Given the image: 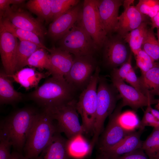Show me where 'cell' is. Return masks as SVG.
Instances as JSON below:
<instances>
[{
    "mask_svg": "<svg viewBox=\"0 0 159 159\" xmlns=\"http://www.w3.org/2000/svg\"><path fill=\"white\" fill-rule=\"evenodd\" d=\"M141 84L147 95L153 96L159 93V63L139 77Z\"/></svg>",
    "mask_w": 159,
    "mask_h": 159,
    "instance_id": "cell-26",
    "label": "cell"
},
{
    "mask_svg": "<svg viewBox=\"0 0 159 159\" xmlns=\"http://www.w3.org/2000/svg\"><path fill=\"white\" fill-rule=\"evenodd\" d=\"M54 21L59 16L78 4V0H49Z\"/></svg>",
    "mask_w": 159,
    "mask_h": 159,
    "instance_id": "cell-32",
    "label": "cell"
},
{
    "mask_svg": "<svg viewBox=\"0 0 159 159\" xmlns=\"http://www.w3.org/2000/svg\"><path fill=\"white\" fill-rule=\"evenodd\" d=\"M77 101L73 99L61 105L46 109L57 121L58 131L63 132L68 139L85 133L83 126L79 121L76 107Z\"/></svg>",
    "mask_w": 159,
    "mask_h": 159,
    "instance_id": "cell-7",
    "label": "cell"
},
{
    "mask_svg": "<svg viewBox=\"0 0 159 159\" xmlns=\"http://www.w3.org/2000/svg\"><path fill=\"white\" fill-rule=\"evenodd\" d=\"M126 43L118 34L107 36L102 47L103 58L108 66L116 68L128 60L131 52L129 53Z\"/></svg>",
    "mask_w": 159,
    "mask_h": 159,
    "instance_id": "cell-11",
    "label": "cell"
},
{
    "mask_svg": "<svg viewBox=\"0 0 159 159\" xmlns=\"http://www.w3.org/2000/svg\"><path fill=\"white\" fill-rule=\"evenodd\" d=\"M147 24L145 21L143 22L138 27L129 32L122 37L125 42L128 44L135 56L142 49L149 29Z\"/></svg>",
    "mask_w": 159,
    "mask_h": 159,
    "instance_id": "cell-24",
    "label": "cell"
},
{
    "mask_svg": "<svg viewBox=\"0 0 159 159\" xmlns=\"http://www.w3.org/2000/svg\"><path fill=\"white\" fill-rule=\"evenodd\" d=\"M150 159H159V153H157L150 158Z\"/></svg>",
    "mask_w": 159,
    "mask_h": 159,
    "instance_id": "cell-45",
    "label": "cell"
},
{
    "mask_svg": "<svg viewBox=\"0 0 159 159\" xmlns=\"http://www.w3.org/2000/svg\"><path fill=\"white\" fill-rule=\"evenodd\" d=\"M26 65L40 69H46L48 71L50 68L49 54L45 49L40 48L28 58Z\"/></svg>",
    "mask_w": 159,
    "mask_h": 159,
    "instance_id": "cell-29",
    "label": "cell"
},
{
    "mask_svg": "<svg viewBox=\"0 0 159 159\" xmlns=\"http://www.w3.org/2000/svg\"><path fill=\"white\" fill-rule=\"evenodd\" d=\"M143 130L133 131L113 147L101 153L109 159H113L141 148L143 141L141 135Z\"/></svg>",
    "mask_w": 159,
    "mask_h": 159,
    "instance_id": "cell-19",
    "label": "cell"
},
{
    "mask_svg": "<svg viewBox=\"0 0 159 159\" xmlns=\"http://www.w3.org/2000/svg\"><path fill=\"white\" fill-rule=\"evenodd\" d=\"M4 70L0 72V103L1 104H13L22 100L25 96L16 91L12 82Z\"/></svg>",
    "mask_w": 159,
    "mask_h": 159,
    "instance_id": "cell-22",
    "label": "cell"
},
{
    "mask_svg": "<svg viewBox=\"0 0 159 159\" xmlns=\"http://www.w3.org/2000/svg\"><path fill=\"white\" fill-rule=\"evenodd\" d=\"M75 89L64 77L52 76L39 87L27 95L44 109L65 104L74 99Z\"/></svg>",
    "mask_w": 159,
    "mask_h": 159,
    "instance_id": "cell-1",
    "label": "cell"
},
{
    "mask_svg": "<svg viewBox=\"0 0 159 159\" xmlns=\"http://www.w3.org/2000/svg\"><path fill=\"white\" fill-rule=\"evenodd\" d=\"M157 35L158 37V40L159 42V29H158L157 30Z\"/></svg>",
    "mask_w": 159,
    "mask_h": 159,
    "instance_id": "cell-48",
    "label": "cell"
},
{
    "mask_svg": "<svg viewBox=\"0 0 159 159\" xmlns=\"http://www.w3.org/2000/svg\"><path fill=\"white\" fill-rule=\"evenodd\" d=\"M38 112L31 107L16 110L1 122L0 131L11 143L14 150L22 153L30 130Z\"/></svg>",
    "mask_w": 159,
    "mask_h": 159,
    "instance_id": "cell-3",
    "label": "cell"
},
{
    "mask_svg": "<svg viewBox=\"0 0 159 159\" xmlns=\"http://www.w3.org/2000/svg\"><path fill=\"white\" fill-rule=\"evenodd\" d=\"M135 56L137 65L140 69L142 74L153 67L157 63L142 49Z\"/></svg>",
    "mask_w": 159,
    "mask_h": 159,
    "instance_id": "cell-34",
    "label": "cell"
},
{
    "mask_svg": "<svg viewBox=\"0 0 159 159\" xmlns=\"http://www.w3.org/2000/svg\"><path fill=\"white\" fill-rule=\"evenodd\" d=\"M123 1L121 0H98L100 17L107 36L116 32L119 9Z\"/></svg>",
    "mask_w": 159,
    "mask_h": 159,
    "instance_id": "cell-17",
    "label": "cell"
},
{
    "mask_svg": "<svg viewBox=\"0 0 159 159\" xmlns=\"http://www.w3.org/2000/svg\"></svg>",
    "mask_w": 159,
    "mask_h": 159,
    "instance_id": "cell-50",
    "label": "cell"
},
{
    "mask_svg": "<svg viewBox=\"0 0 159 159\" xmlns=\"http://www.w3.org/2000/svg\"><path fill=\"white\" fill-rule=\"evenodd\" d=\"M113 159H150L142 148Z\"/></svg>",
    "mask_w": 159,
    "mask_h": 159,
    "instance_id": "cell-40",
    "label": "cell"
},
{
    "mask_svg": "<svg viewBox=\"0 0 159 159\" xmlns=\"http://www.w3.org/2000/svg\"><path fill=\"white\" fill-rule=\"evenodd\" d=\"M40 48L32 42L19 39L16 55V72L26 66L28 58Z\"/></svg>",
    "mask_w": 159,
    "mask_h": 159,
    "instance_id": "cell-27",
    "label": "cell"
},
{
    "mask_svg": "<svg viewBox=\"0 0 159 159\" xmlns=\"http://www.w3.org/2000/svg\"><path fill=\"white\" fill-rule=\"evenodd\" d=\"M49 111L43 109L37 115L28 134L24 148V155L36 159L58 131Z\"/></svg>",
    "mask_w": 159,
    "mask_h": 159,
    "instance_id": "cell-2",
    "label": "cell"
},
{
    "mask_svg": "<svg viewBox=\"0 0 159 159\" xmlns=\"http://www.w3.org/2000/svg\"></svg>",
    "mask_w": 159,
    "mask_h": 159,
    "instance_id": "cell-49",
    "label": "cell"
},
{
    "mask_svg": "<svg viewBox=\"0 0 159 159\" xmlns=\"http://www.w3.org/2000/svg\"><path fill=\"white\" fill-rule=\"evenodd\" d=\"M24 1L23 0H0V18L2 17L5 12L10 7V4H21Z\"/></svg>",
    "mask_w": 159,
    "mask_h": 159,
    "instance_id": "cell-41",
    "label": "cell"
},
{
    "mask_svg": "<svg viewBox=\"0 0 159 159\" xmlns=\"http://www.w3.org/2000/svg\"><path fill=\"white\" fill-rule=\"evenodd\" d=\"M50 74L48 72L43 73L36 71L33 68H23L11 75H7L21 86L28 90L38 87L40 81Z\"/></svg>",
    "mask_w": 159,
    "mask_h": 159,
    "instance_id": "cell-21",
    "label": "cell"
},
{
    "mask_svg": "<svg viewBox=\"0 0 159 159\" xmlns=\"http://www.w3.org/2000/svg\"><path fill=\"white\" fill-rule=\"evenodd\" d=\"M113 85L119 92L122 99L123 107L128 106L135 110L157 103L153 97H148L131 86L125 83L124 81L111 78Z\"/></svg>",
    "mask_w": 159,
    "mask_h": 159,
    "instance_id": "cell-13",
    "label": "cell"
},
{
    "mask_svg": "<svg viewBox=\"0 0 159 159\" xmlns=\"http://www.w3.org/2000/svg\"><path fill=\"white\" fill-rule=\"evenodd\" d=\"M67 150L70 158L82 159L88 156L93 149L90 143L82 136L77 135L67 140Z\"/></svg>",
    "mask_w": 159,
    "mask_h": 159,
    "instance_id": "cell-23",
    "label": "cell"
},
{
    "mask_svg": "<svg viewBox=\"0 0 159 159\" xmlns=\"http://www.w3.org/2000/svg\"><path fill=\"white\" fill-rule=\"evenodd\" d=\"M134 1L132 0L124 1V10L118 17L116 32L122 38L145 21V15L141 13L135 6L132 5Z\"/></svg>",
    "mask_w": 159,
    "mask_h": 159,
    "instance_id": "cell-15",
    "label": "cell"
},
{
    "mask_svg": "<svg viewBox=\"0 0 159 159\" xmlns=\"http://www.w3.org/2000/svg\"><path fill=\"white\" fill-rule=\"evenodd\" d=\"M97 159H109L106 156L101 155V156L99 157Z\"/></svg>",
    "mask_w": 159,
    "mask_h": 159,
    "instance_id": "cell-46",
    "label": "cell"
},
{
    "mask_svg": "<svg viewBox=\"0 0 159 159\" xmlns=\"http://www.w3.org/2000/svg\"><path fill=\"white\" fill-rule=\"evenodd\" d=\"M97 66L93 56H74L72 65L64 78L75 89L87 87Z\"/></svg>",
    "mask_w": 159,
    "mask_h": 159,
    "instance_id": "cell-9",
    "label": "cell"
},
{
    "mask_svg": "<svg viewBox=\"0 0 159 159\" xmlns=\"http://www.w3.org/2000/svg\"><path fill=\"white\" fill-rule=\"evenodd\" d=\"M151 29H153L156 28L159 29V12L153 17L151 18Z\"/></svg>",
    "mask_w": 159,
    "mask_h": 159,
    "instance_id": "cell-42",
    "label": "cell"
},
{
    "mask_svg": "<svg viewBox=\"0 0 159 159\" xmlns=\"http://www.w3.org/2000/svg\"><path fill=\"white\" fill-rule=\"evenodd\" d=\"M132 54L131 53L128 60L120 67L114 68L111 74V78L124 81L130 72L133 69L132 66Z\"/></svg>",
    "mask_w": 159,
    "mask_h": 159,
    "instance_id": "cell-35",
    "label": "cell"
},
{
    "mask_svg": "<svg viewBox=\"0 0 159 159\" xmlns=\"http://www.w3.org/2000/svg\"><path fill=\"white\" fill-rule=\"evenodd\" d=\"M100 69L97 66L88 85L80 94L76 107L85 133L93 135L97 108V86Z\"/></svg>",
    "mask_w": 159,
    "mask_h": 159,
    "instance_id": "cell-5",
    "label": "cell"
},
{
    "mask_svg": "<svg viewBox=\"0 0 159 159\" xmlns=\"http://www.w3.org/2000/svg\"><path fill=\"white\" fill-rule=\"evenodd\" d=\"M49 53L50 68L48 71L52 76L64 77L69 72L73 62L72 54L59 48L53 47Z\"/></svg>",
    "mask_w": 159,
    "mask_h": 159,
    "instance_id": "cell-18",
    "label": "cell"
},
{
    "mask_svg": "<svg viewBox=\"0 0 159 159\" xmlns=\"http://www.w3.org/2000/svg\"><path fill=\"white\" fill-rule=\"evenodd\" d=\"M26 6L31 12L47 22L52 20L49 0H30Z\"/></svg>",
    "mask_w": 159,
    "mask_h": 159,
    "instance_id": "cell-28",
    "label": "cell"
},
{
    "mask_svg": "<svg viewBox=\"0 0 159 159\" xmlns=\"http://www.w3.org/2000/svg\"><path fill=\"white\" fill-rule=\"evenodd\" d=\"M1 21L5 29L19 39L32 42L38 45L41 48L48 50L47 48L42 43L39 37L35 33L19 28L13 25L7 18H0Z\"/></svg>",
    "mask_w": 159,
    "mask_h": 159,
    "instance_id": "cell-25",
    "label": "cell"
},
{
    "mask_svg": "<svg viewBox=\"0 0 159 159\" xmlns=\"http://www.w3.org/2000/svg\"><path fill=\"white\" fill-rule=\"evenodd\" d=\"M82 6L77 4L52 21L48 35L53 40L60 39L81 17Z\"/></svg>",
    "mask_w": 159,
    "mask_h": 159,
    "instance_id": "cell-14",
    "label": "cell"
},
{
    "mask_svg": "<svg viewBox=\"0 0 159 159\" xmlns=\"http://www.w3.org/2000/svg\"><path fill=\"white\" fill-rule=\"evenodd\" d=\"M135 6L141 13L151 18L159 11V0H140Z\"/></svg>",
    "mask_w": 159,
    "mask_h": 159,
    "instance_id": "cell-33",
    "label": "cell"
},
{
    "mask_svg": "<svg viewBox=\"0 0 159 159\" xmlns=\"http://www.w3.org/2000/svg\"><path fill=\"white\" fill-rule=\"evenodd\" d=\"M148 106L150 112L157 120L158 125V127H159V111L152 108L151 105H149Z\"/></svg>",
    "mask_w": 159,
    "mask_h": 159,
    "instance_id": "cell-44",
    "label": "cell"
},
{
    "mask_svg": "<svg viewBox=\"0 0 159 159\" xmlns=\"http://www.w3.org/2000/svg\"><path fill=\"white\" fill-rule=\"evenodd\" d=\"M81 18L59 40V48L74 56H93L99 49L83 27Z\"/></svg>",
    "mask_w": 159,
    "mask_h": 159,
    "instance_id": "cell-6",
    "label": "cell"
},
{
    "mask_svg": "<svg viewBox=\"0 0 159 159\" xmlns=\"http://www.w3.org/2000/svg\"><path fill=\"white\" fill-rule=\"evenodd\" d=\"M59 131L36 159H70L67 150V140Z\"/></svg>",
    "mask_w": 159,
    "mask_h": 159,
    "instance_id": "cell-20",
    "label": "cell"
},
{
    "mask_svg": "<svg viewBox=\"0 0 159 159\" xmlns=\"http://www.w3.org/2000/svg\"><path fill=\"white\" fill-rule=\"evenodd\" d=\"M2 17L7 18L17 27L35 33L41 41L44 39L46 31L43 25L27 12L21 10L15 11L9 7Z\"/></svg>",
    "mask_w": 159,
    "mask_h": 159,
    "instance_id": "cell-16",
    "label": "cell"
},
{
    "mask_svg": "<svg viewBox=\"0 0 159 159\" xmlns=\"http://www.w3.org/2000/svg\"><path fill=\"white\" fill-rule=\"evenodd\" d=\"M119 120L120 123H121L125 122L121 124L122 126L125 128L131 131L130 128L129 122L132 127L134 128L136 125L132 122L137 124V122L138 121L137 117L134 112L131 111H127L120 114Z\"/></svg>",
    "mask_w": 159,
    "mask_h": 159,
    "instance_id": "cell-36",
    "label": "cell"
},
{
    "mask_svg": "<svg viewBox=\"0 0 159 159\" xmlns=\"http://www.w3.org/2000/svg\"><path fill=\"white\" fill-rule=\"evenodd\" d=\"M153 30L151 28L149 29L142 49L155 62L159 61V42L155 36Z\"/></svg>",
    "mask_w": 159,
    "mask_h": 159,
    "instance_id": "cell-30",
    "label": "cell"
},
{
    "mask_svg": "<svg viewBox=\"0 0 159 159\" xmlns=\"http://www.w3.org/2000/svg\"><path fill=\"white\" fill-rule=\"evenodd\" d=\"M97 90V103L96 113L93 137L90 143L93 148L98 142L100 134L102 132L105 121L115 108L118 96L117 90L106 80L100 76Z\"/></svg>",
    "mask_w": 159,
    "mask_h": 159,
    "instance_id": "cell-4",
    "label": "cell"
},
{
    "mask_svg": "<svg viewBox=\"0 0 159 159\" xmlns=\"http://www.w3.org/2000/svg\"><path fill=\"white\" fill-rule=\"evenodd\" d=\"M10 159H29L22 153H19L16 151L14 150L11 152V155Z\"/></svg>",
    "mask_w": 159,
    "mask_h": 159,
    "instance_id": "cell-43",
    "label": "cell"
},
{
    "mask_svg": "<svg viewBox=\"0 0 159 159\" xmlns=\"http://www.w3.org/2000/svg\"><path fill=\"white\" fill-rule=\"evenodd\" d=\"M12 145L8 138L0 131V159H10Z\"/></svg>",
    "mask_w": 159,
    "mask_h": 159,
    "instance_id": "cell-37",
    "label": "cell"
},
{
    "mask_svg": "<svg viewBox=\"0 0 159 159\" xmlns=\"http://www.w3.org/2000/svg\"><path fill=\"white\" fill-rule=\"evenodd\" d=\"M141 148L149 158L159 153V127L153 128L150 134L143 141Z\"/></svg>",
    "mask_w": 159,
    "mask_h": 159,
    "instance_id": "cell-31",
    "label": "cell"
},
{
    "mask_svg": "<svg viewBox=\"0 0 159 159\" xmlns=\"http://www.w3.org/2000/svg\"><path fill=\"white\" fill-rule=\"evenodd\" d=\"M17 38L4 28L0 21V53L4 70L7 75L16 72Z\"/></svg>",
    "mask_w": 159,
    "mask_h": 159,
    "instance_id": "cell-12",
    "label": "cell"
},
{
    "mask_svg": "<svg viewBox=\"0 0 159 159\" xmlns=\"http://www.w3.org/2000/svg\"><path fill=\"white\" fill-rule=\"evenodd\" d=\"M122 107L121 103L109 116L108 124L99 141V147L101 153L114 146L133 131L125 128L120 123L119 117Z\"/></svg>",
    "mask_w": 159,
    "mask_h": 159,
    "instance_id": "cell-10",
    "label": "cell"
},
{
    "mask_svg": "<svg viewBox=\"0 0 159 159\" xmlns=\"http://www.w3.org/2000/svg\"><path fill=\"white\" fill-rule=\"evenodd\" d=\"M150 126L154 127H158L157 120L150 112L148 106L144 112L141 120L139 122L138 127L139 130H143L145 127Z\"/></svg>",
    "mask_w": 159,
    "mask_h": 159,
    "instance_id": "cell-38",
    "label": "cell"
},
{
    "mask_svg": "<svg viewBox=\"0 0 159 159\" xmlns=\"http://www.w3.org/2000/svg\"><path fill=\"white\" fill-rule=\"evenodd\" d=\"M158 95H159V93H158ZM157 104L156 105V109L159 110V100L158 101Z\"/></svg>",
    "mask_w": 159,
    "mask_h": 159,
    "instance_id": "cell-47",
    "label": "cell"
},
{
    "mask_svg": "<svg viewBox=\"0 0 159 159\" xmlns=\"http://www.w3.org/2000/svg\"><path fill=\"white\" fill-rule=\"evenodd\" d=\"M125 80L131 86L139 91L145 95L149 97L146 94L141 84L140 78L137 76L133 69H132L127 74Z\"/></svg>",
    "mask_w": 159,
    "mask_h": 159,
    "instance_id": "cell-39",
    "label": "cell"
},
{
    "mask_svg": "<svg viewBox=\"0 0 159 159\" xmlns=\"http://www.w3.org/2000/svg\"><path fill=\"white\" fill-rule=\"evenodd\" d=\"M81 22L99 49L102 48L107 36L100 17L98 0L84 1Z\"/></svg>",
    "mask_w": 159,
    "mask_h": 159,
    "instance_id": "cell-8",
    "label": "cell"
}]
</instances>
